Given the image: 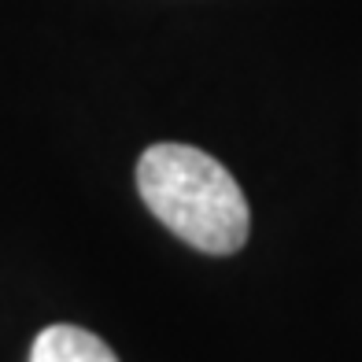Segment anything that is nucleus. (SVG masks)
Instances as JSON below:
<instances>
[{
  "label": "nucleus",
  "instance_id": "f257e3e1",
  "mask_svg": "<svg viewBox=\"0 0 362 362\" xmlns=\"http://www.w3.org/2000/svg\"><path fill=\"white\" fill-rule=\"evenodd\" d=\"M148 211L185 244L207 255H233L248 240V200L218 159L189 144H152L137 163Z\"/></svg>",
  "mask_w": 362,
  "mask_h": 362
},
{
  "label": "nucleus",
  "instance_id": "f03ea898",
  "mask_svg": "<svg viewBox=\"0 0 362 362\" xmlns=\"http://www.w3.org/2000/svg\"><path fill=\"white\" fill-rule=\"evenodd\" d=\"M30 362H119V358L100 337L86 333V329L48 325L30 348Z\"/></svg>",
  "mask_w": 362,
  "mask_h": 362
}]
</instances>
